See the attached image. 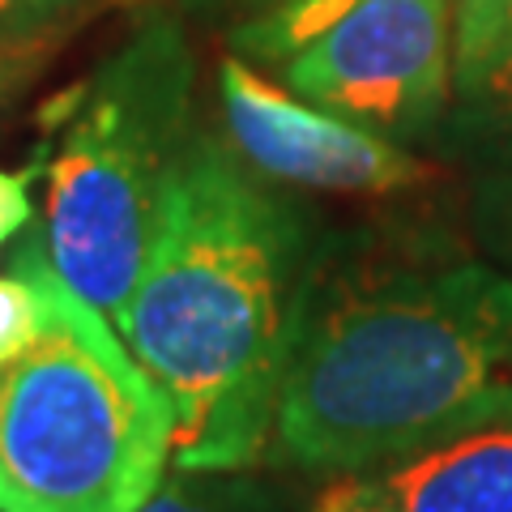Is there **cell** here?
Returning <instances> with one entry per match:
<instances>
[{
  "instance_id": "cell-1",
  "label": "cell",
  "mask_w": 512,
  "mask_h": 512,
  "mask_svg": "<svg viewBox=\"0 0 512 512\" xmlns=\"http://www.w3.org/2000/svg\"><path fill=\"white\" fill-rule=\"evenodd\" d=\"M303 231L227 141L192 128L154 218L120 338L163 389L184 474L269 457L303 312Z\"/></svg>"
},
{
  "instance_id": "cell-2",
  "label": "cell",
  "mask_w": 512,
  "mask_h": 512,
  "mask_svg": "<svg viewBox=\"0 0 512 512\" xmlns=\"http://www.w3.org/2000/svg\"><path fill=\"white\" fill-rule=\"evenodd\" d=\"M512 423V278L376 274L303 295L269 457L359 474Z\"/></svg>"
},
{
  "instance_id": "cell-3",
  "label": "cell",
  "mask_w": 512,
  "mask_h": 512,
  "mask_svg": "<svg viewBox=\"0 0 512 512\" xmlns=\"http://www.w3.org/2000/svg\"><path fill=\"white\" fill-rule=\"evenodd\" d=\"M13 256L39 286V329L0 359V512H137L171 461V402L56 274L43 231Z\"/></svg>"
},
{
  "instance_id": "cell-4",
  "label": "cell",
  "mask_w": 512,
  "mask_h": 512,
  "mask_svg": "<svg viewBox=\"0 0 512 512\" xmlns=\"http://www.w3.org/2000/svg\"><path fill=\"white\" fill-rule=\"evenodd\" d=\"M197 60L184 30L154 18L86 82L47 107L52 137L43 244L56 274L120 329L154 235V218L192 137Z\"/></svg>"
},
{
  "instance_id": "cell-5",
  "label": "cell",
  "mask_w": 512,
  "mask_h": 512,
  "mask_svg": "<svg viewBox=\"0 0 512 512\" xmlns=\"http://www.w3.org/2000/svg\"><path fill=\"white\" fill-rule=\"evenodd\" d=\"M231 43L299 99L389 137L436 124L453 77L448 0H269Z\"/></svg>"
},
{
  "instance_id": "cell-6",
  "label": "cell",
  "mask_w": 512,
  "mask_h": 512,
  "mask_svg": "<svg viewBox=\"0 0 512 512\" xmlns=\"http://www.w3.org/2000/svg\"><path fill=\"white\" fill-rule=\"evenodd\" d=\"M218 103L231 150L252 171L286 184L384 197L427 175V163L402 150L389 133L363 128L274 86L244 56L218 64Z\"/></svg>"
},
{
  "instance_id": "cell-7",
  "label": "cell",
  "mask_w": 512,
  "mask_h": 512,
  "mask_svg": "<svg viewBox=\"0 0 512 512\" xmlns=\"http://www.w3.org/2000/svg\"><path fill=\"white\" fill-rule=\"evenodd\" d=\"M312 512H512V423L478 427L376 470L338 474Z\"/></svg>"
},
{
  "instance_id": "cell-8",
  "label": "cell",
  "mask_w": 512,
  "mask_h": 512,
  "mask_svg": "<svg viewBox=\"0 0 512 512\" xmlns=\"http://www.w3.org/2000/svg\"><path fill=\"white\" fill-rule=\"evenodd\" d=\"M504 47H512V0H457L453 5L457 90H466Z\"/></svg>"
},
{
  "instance_id": "cell-9",
  "label": "cell",
  "mask_w": 512,
  "mask_h": 512,
  "mask_svg": "<svg viewBox=\"0 0 512 512\" xmlns=\"http://www.w3.org/2000/svg\"><path fill=\"white\" fill-rule=\"evenodd\" d=\"M39 329V286L30 269L13 256L0 274V359L18 355Z\"/></svg>"
},
{
  "instance_id": "cell-10",
  "label": "cell",
  "mask_w": 512,
  "mask_h": 512,
  "mask_svg": "<svg viewBox=\"0 0 512 512\" xmlns=\"http://www.w3.org/2000/svg\"><path fill=\"white\" fill-rule=\"evenodd\" d=\"M466 111L474 124L495 128V133H512V47H504L474 82L461 90Z\"/></svg>"
},
{
  "instance_id": "cell-11",
  "label": "cell",
  "mask_w": 512,
  "mask_h": 512,
  "mask_svg": "<svg viewBox=\"0 0 512 512\" xmlns=\"http://www.w3.org/2000/svg\"><path fill=\"white\" fill-rule=\"evenodd\" d=\"M82 5L86 0H0V47L47 39Z\"/></svg>"
},
{
  "instance_id": "cell-12",
  "label": "cell",
  "mask_w": 512,
  "mask_h": 512,
  "mask_svg": "<svg viewBox=\"0 0 512 512\" xmlns=\"http://www.w3.org/2000/svg\"><path fill=\"white\" fill-rule=\"evenodd\" d=\"M43 167L35 158V167L26 171H9L0 167V252H5L13 239H18L30 222H35V201H30V180H35Z\"/></svg>"
},
{
  "instance_id": "cell-13",
  "label": "cell",
  "mask_w": 512,
  "mask_h": 512,
  "mask_svg": "<svg viewBox=\"0 0 512 512\" xmlns=\"http://www.w3.org/2000/svg\"><path fill=\"white\" fill-rule=\"evenodd\" d=\"M47 52H52V39L0 47V116H5L13 107V99L39 77V69L47 64Z\"/></svg>"
},
{
  "instance_id": "cell-14",
  "label": "cell",
  "mask_w": 512,
  "mask_h": 512,
  "mask_svg": "<svg viewBox=\"0 0 512 512\" xmlns=\"http://www.w3.org/2000/svg\"><path fill=\"white\" fill-rule=\"evenodd\" d=\"M483 218H487V235L500 256L512 261V171L495 175L487 197H483Z\"/></svg>"
},
{
  "instance_id": "cell-15",
  "label": "cell",
  "mask_w": 512,
  "mask_h": 512,
  "mask_svg": "<svg viewBox=\"0 0 512 512\" xmlns=\"http://www.w3.org/2000/svg\"><path fill=\"white\" fill-rule=\"evenodd\" d=\"M137 512H218V508L184 483H158V491Z\"/></svg>"
},
{
  "instance_id": "cell-16",
  "label": "cell",
  "mask_w": 512,
  "mask_h": 512,
  "mask_svg": "<svg viewBox=\"0 0 512 512\" xmlns=\"http://www.w3.org/2000/svg\"><path fill=\"white\" fill-rule=\"evenodd\" d=\"M222 5H244V9H252V13H256V9H265L269 0H222Z\"/></svg>"
}]
</instances>
